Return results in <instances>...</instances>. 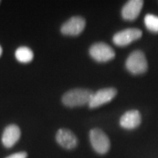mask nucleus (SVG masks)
I'll use <instances>...</instances> for the list:
<instances>
[{
  "instance_id": "1",
  "label": "nucleus",
  "mask_w": 158,
  "mask_h": 158,
  "mask_svg": "<svg viewBox=\"0 0 158 158\" xmlns=\"http://www.w3.org/2000/svg\"><path fill=\"white\" fill-rule=\"evenodd\" d=\"M93 92L87 89L76 88L67 91L62 98V104L69 108L89 105Z\"/></svg>"
},
{
  "instance_id": "2",
  "label": "nucleus",
  "mask_w": 158,
  "mask_h": 158,
  "mask_svg": "<svg viewBox=\"0 0 158 158\" xmlns=\"http://www.w3.org/2000/svg\"><path fill=\"white\" fill-rule=\"evenodd\" d=\"M126 68L133 75H140L148 70V62L143 52L135 50L130 54L126 61Z\"/></svg>"
},
{
  "instance_id": "3",
  "label": "nucleus",
  "mask_w": 158,
  "mask_h": 158,
  "mask_svg": "<svg viewBox=\"0 0 158 158\" xmlns=\"http://www.w3.org/2000/svg\"><path fill=\"white\" fill-rule=\"evenodd\" d=\"M90 145L94 151L99 155H105L109 151L111 142L108 136L99 128H93L89 134Z\"/></svg>"
},
{
  "instance_id": "4",
  "label": "nucleus",
  "mask_w": 158,
  "mask_h": 158,
  "mask_svg": "<svg viewBox=\"0 0 158 158\" xmlns=\"http://www.w3.org/2000/svg\"><path fill=\"white\" fill-rule=\"evenodd\" d=\"M90 56L98 62H106L113 60L115 57V51L106 43L97 42L91 46L89 49Z\"/></svg>"
},
{
  "instance_id": "5",
  "label": "nucleus",
  "mask_w": 158,
  "mask_h": 158,
  "mask_svg": "<svg viewBox=\"0 0 158 158\" xmlns=\"http://www.w3.org/2000/svg\"><path fill=\"white\" fill-rule=\"evenodd\" d=\"M116 95H117V90L115 88L113 87L103 88L92 94L88 106L91 109L99 107L103 105L112 101Z\"/></svg>"
},
{
  "instance_id": "6",
  "label": "nucleus",
  "mask_w": 158,
  "mask_h": 158,
  "mask_svg": "<svg viewBox=\"0 0 158 158\" xmlns=\"http://www.w3.org/2000/svg\"><path fill=\"white\" fill-rule=\"evenodd\" d=\"M142 36L141 30L138 28H127L118 32L113 35V43L118 47H126L139 40Z\"/></svg>"
},
{
  "instance_id": "7",
  "label": "nucleus",
  "mask_w": 158,
  "mask_h": 158,
  "mask_svg": "<svg viewBox=\"0 0 158 158\" xmlns=\"http://www.w3.org/2000/svg\"><path fill=\"white\" fill-rule=\"evenodd\" d=\"M85 28V20L84 18L75 16L70 18L61 27V33L67 36H77Z\"/></svg>"
},
{
  "instance_id": "8",
  "label": "nucleus",
  "mask_w": 158,
  "mask_h": 158,
  "mask_svg": "<svg viewBox=\"0 0 158 158\" xmlns=\"http://www.w3.org/2000/svg\"><path fill=\"white\" fill-rule=\"evenodd\" d=\"M56 140L61 147L68 150L74 149L78 144V140L76 135L72 131L65 128H61L57 131Z\"/></svg>"
},
{
  "instance_id": "9",
  "label": "nucleus",
  "mask_w": 158,
  "mask_h": 158,
  "mask_svg": "<svg viewBox=\"0 0 158 158\" xmlns=\"http://www.w3.org/2000/svg\"><path fill=\"white\" fill-rule=\"evenodd\" d=\"M20 136H21V131L17 125H8L4 129L1 141L4 147L6 148H11L19 141Z\"/></svg>"
},
{
  "instance_id": "10",
  "label": "nucleus",
  "mask_w": 158,
  "mask_h": 158,
  "mask_svg": "<svg viewBox=\"0 0 158 158\" xmlns=\"http://www.w3.org/2000/svg\"><path fill=\"white\" fill-rule=\"evenodd\" d=\"M142 6V0H130L123 6L121 10V16L125 20L133 21L140 15Z\"/></svg>"
},
{
  "instance_id": "11",
  "label": "nucleus",
  "mask_w": 158,
  "mask_h": 158,
  "mask_svg": "<svg viewBox=\"0 0 158 158\" xmlns=\"http://www.w3.org/2000/svg\"><path fill=\"white\" fill-rule=\"evenodd\" d=\"M141 122V113L137 110L127 111L119 118V125L122 128L133 130L137 128Z\"/></svg>"
},
{
  "instance_id": "12",
  "label": "nucleus",
  "mask_w": 158,
  "mask_h": 158,
  "mask_svg": "<svg viewBox=\"0 0 158 158\" xmlns=\"http://www.w3.org/2000/svg\"><path fill=\"white\" fill-rule=\"evenodd\" d=\"M15 57L18 62L22 63H28L34 59V52L28 47L22 46L18 48L15 51Z\"/></svg>"
},
{
  "instance_id": "13",
  "label": "nucleus",
  "mask_w": 158,
  "mask_h": 158,
  "mask_svg": "<svg viewBox=\"0 0 158 158\" xmlns=\"http://www.w3.org/2000/svg\"><path fill=\"white\" fill-rule=\"evenodd\" d=\"M146 28L151 33H158V16L154 14H147L144 18Z\"/></svg>"
},
{
  "instance_id": "14",
  "label": "nucleus",
  "mask_w": 158,
  "mask_h": 158,
  "mask_svg": "<svg viewBox=\"0 0 158 158\" xmlns=\"http://www.w3.org/2000/svg\"><path fill=\"white\" fill-rule=\"evenodd\" d=\"M6 158H27V153L25 151H20V152L11 154Z\"/></svg>"
},
{
  "instance_id": "15",
  "label": "nucleus",
  "mask_w": 158,
  "mask_h": 158,
  "mask_svg": "<svg viewBox=\"0 0 158 158\" xmlns=\"http://www.w3.org/2000/svg\"><path fill=\"white\" fill-rule=\"evenodd\" d=\"M2 54H3V48H2V47L0 46V56H2Z\"/></svg>"
},
{
  "instance_id": "16",
  "label": "nucleus",
  "mask_w": 158,
  "mask_h": 158,
  "mask_svg": "<svg viewBox=\"0 0 158 158\" xmlns=\"http://www.w3.org/2000/svg\"><path fill=\"white\" fill-rule=\"evenodd\" d=\"M0 3H1V1H0Z\"/></svg>"
}]
</instances>
